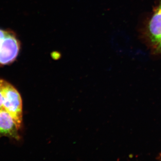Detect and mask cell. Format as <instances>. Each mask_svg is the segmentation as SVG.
I'll use <instances>...</instances> for the list:
<instances>
[{
    "label": "cell",
    "instance_id": "obj_1",
    "mask_svg": "<svg viewBox=\"0 0 161 161\" xmlns=\"http://www.w3.org/2000/svg\"><path fill=\"white\" fill-rule=\"evenodd\" d=\"M0 90L3 98V108L14 120L19 129L23 121V104L19 93L9 82L0 79Z\"/></svg>",
    "mask_w": 161,
    "mask_h": 161
},
{
    "label": "cell",
    "instance_id": "obj_2",
    "mask_svg": "<svg viewBox=\"0 0 161 161\" xmlns=\"http://www.w3.org/2000/svg\"><path fill=\"white\" fill-rule=\"evenodd\" d=\"M19 43L11 33L0 29V64H9L17 57Z\"/></svg>",
    "mask_w": 161,
    "mask_h": 161
},
{
    "label": "cell",
    "instance_id": "obj_3",
    "mask_svg": "<svg viewBox=\"0 0 161 161\" xmlns=\"http://www.w3.org/2000/svg\"><path fill=\"white\" fill-rule=\"evenodd\" d=\"M19 130L11 115L4 109L0 110V135L18 140Z\"/></svg>",
    "mask_w": 161,
    "mask_h": 161
},
{
    "label": "cell",
    "instance_id": "obj_4",
    "mask_svg": "<svg viewBox=\"0 0 161 161\" xmlns=\"http://www.w3.org/2000/svg\"><path fill=\"white\" fill-rule=\"evenodd\" d=\"M148 30L150 40L153 43H156L161 36V4L151 18Z\"/></svg>",
    "mask_w": 161,
    "mask_h": 161
},
{
    "label": "cell",
    "instance_id": "obj_5",
    "mask_svg": "<svg viewBox=\"0 0 161 161\" xmlns=\"http://www.w3.org/2000/svg\"><path fill=\"white\" fill-rule=\"evenodd\" d=\"M4 109L3 108V98L2 92L0 90V110Z\"/></svg>",
    "mask_w": 161,
    "mask_h": 161
},
{
    "label": "cell",
    "instance_id": "obj_6",
    "mask_svg": "<svg viewBox=\"0 0 161 161\" xmlns=\"http://www.w3.org/2000/svg\"><path fill=\"white\" fill-rule=\"evenodd\" d=\"M156 43L157 44L158 49L161 51V36L160 37L158 41Z\"/></svg>",
    "mask_w": 161,
    "mask_h": 161
}]
</instances>
